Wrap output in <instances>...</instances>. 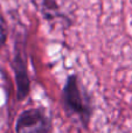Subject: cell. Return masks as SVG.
Returning a JSON list of instances; mask_svg holds the SVG:
<instances>
[{"label":"cell","instance_id":"2","mask_svg":"<svg viewBox=\"0 0 132 133\" xmlns=\"http://www.w3.org/2000/svg\"><path fill=\"white\" fill-rule=\"evenodd\" d=\"M50 119L42 109L32 108L22 111L15 123V133H49Z\"/></svg>","mask_w":132,"mask_h":133},{"label":"cell","instance_id":"1","mask_svg":"<svg viewBox=\"0 0 132 133\" xmlns=\"http://www.w3.org/2000/svg\"><path fill=\"white\" fill-rule=\"evenodd\" d=\"M63 99L65 106L72 112L77 113L87 126L91 117V108L89 99L85 98V92L81 90L77 75L68 76L63 88Z\"/></svg>","mask_w":132,"mask_h":133},{"label":"cell","instance_id":"3","mask_svg":"<svg viewBox=\"0 0 132 133\" xmlns=\"http://www.w3.org/2000/svg\"><path fill=\"white\" fill-rule=\"evenodd\" d=\"M12 69L14 71L16 84V98L19 101H22L29 95L30 91V79L27 70V63L22 56L20 50H16L14 54V57L11 62Z\"/></svg>","mask_w":132,"mask_h":133},{"label":"cell","instance_id":"4","mask_svg":"<svg viewBox=\"0 0 132 133\" xmlns=\"http://www.w3.org/2000/svg\"><path fill=\"white\" fill-rule=\"evenodd\" d=\"M6 39H7V26H6L4 18H2L1 13H0V49L5 44Z\"/></svg>","mask_w":132,"mask_h":133}]
</instances>
